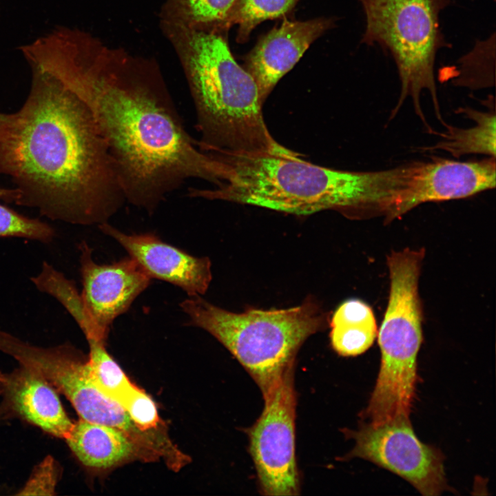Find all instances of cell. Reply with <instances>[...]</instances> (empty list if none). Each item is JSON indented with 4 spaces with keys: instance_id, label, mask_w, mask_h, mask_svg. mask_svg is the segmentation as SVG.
Here are the masks:
<instances>
[{
    "instance_id": "obj_1",
    "label": "cell",
    "mask_w": 496,
    "mask_h": 496,
    "mask_svg": "<svg viewBox=\"0 0 496 496\" xmlns=\"http://www.w3.org/2000/svg\"><path fill=\"white\" fill-rule=\"evenodd\" d=\"M41 65L90 110L127 201L152 212L187 180L219 184L220 162L185 130L154 61L64 28Z\"/></svg>"
},
{
    "instance_id": "obj_2",
    "label": "cell",
    "mask_w": 496,
    "mask_h": 496,
    "mask_svg": "<svg viewBox=\"0 0 496 496\" xmlns=\"http://www.w3.org/2000/svg\"><path fill=\"white\" fill-rule=\"evenodd\" d=\"M29 65L28 99L0 124V173L17 184L21 205L72 223H107L126 200L106 141L74 92Z\"/></svg>"
},
{
    "instance_id": "obj_3",
    "label": "cell",
    "mask_w": 496,
    "mask_h": 496,
    "mask_svg": "<svg viewBox=\"0 0 496 496\" xmlns=\"http://www.w3.org/2000/svg\"><path fill=\"white\" fill-rule=\"evenodd\" d=\"M221 163L220 183L190 188L192 198L220 200L295 215L335 210L347 216H385L408 185L406 165L378 171H348L316 165L285 153L209 152Z\"/></svg>"
},
{
    "instance_id": "obj_4",
    "label": "cell",
    "mask_w": 496,
    "mask_h": 496,
    "mask_svg": "<svg viewBox=\"0 0 496 496\" xmlns=\"http://www.w3.org/2000/svg\"><path fill=\"white\" fill-rule=\"evenodd\" d=\"M181 65L196 113L204 152L285 153L271 134L258 86L234 58L227 32L160 20Z\"/></svg>"
},
{
    "instance_id": "obj_5",
    "label": "cell",
    "mask_w": 496,
    "mask_h": 496,
    "mask_svg": "<svg viewBox=\"0 0 496 496\" xmlns=\"http://www.w3.org/2000/svg\"><path fill=\"white\" fill-rule=\"evenodd\" d=\"M180 307L192 325L205 330L228 349L262 396L294 366L304 341L328 323L327 313L311 298L288 309L252 308L235 313L209 303L201 296H194Z\"/></svg>"
},
{
    "instance_id": "obj_6",
    "label": "cell",
    "mask_w": 496,
    "mask_h": 496,
    "mask_svg": "<svg viewBox=\"0 0 496 496\" xmlns=\"http://www.w3.org/2000/svg\"><path fill=\"white\" fill-rule=\"evenodd\" d=\"M424 255L423 249L408 248L393 252L387 258L389 297L377 335L380 368L368 406L362 413L375 425L409 418L422 342L418 280Z\"/></svg>"
},
{
    "instance_id": "obj_7",
    "label": "cell",
    "mask_w": 496,
    "mask_h": 496,
    "mask_svg": "<svg viewBox=\"0 0 496 496\" xmlns=\"http://www.w3.org/2000/svg\"><path fill=\"white\" fill-rule=\"evenodd\" d=\"M366 19L360 43L378 45L390 53L400 81L398 102L393 118L406 98L428 132H432L421 106V94L430 93L437 118L445 124L440 112L435 80L436 55L443 48H451L442 32L441 12L451 0H358Z\"/></svg>"
},
{
    "instance_id": "obj_8",
    "label": "cell",
    "mask_w": 496,
    "mask_h": 496,
    "mask_svg": "<svg viewBox=\"0 0 496 496\" xmlns=\"http://www.w3.org/2000/svg\"><path fill=\"white\" fill-rule=\"evenodd\" d=\"M293 369L289 368L263 396V410L247 431L260 491L267 496H294L300 490L296 457Z\"/></svg>"
},
{
    "instance_id": "obj_9",
    "label": "cell",
    "mask_w": 496,
    "mask_h": 496,
    "mask_svg": "<svg viewBox=\"0 0 496 496\" xmlns=\"http://www.w3.org/2000/svg\"><path fill=\"white\" fill-rule=\"evenodd\" d=\"M347 432L355 444L344 459L368 460L400 476L425 496L448 490L442 453L417 438L409 419L378 426L364 423L358 431Z\"/></svg>"
},
{
    "instance_id": "obj_10",
    "label": "cell",
    "mask_w": 496,
    "mask_h": 496,
    "mask_svg": "<svg viewBox=\"0 0 496 496\" xmlns=\"http://www.w3.org/2000/svg\"><path fill=\"white\" fill-rule=\"evenodd\" d=\"M80 250L83 307L96 327L108 334L114 319L127 311L152 278L130 256L100 265L87 244L82 242Z\"/></svg>"
},
{
    "instance_id": "obj_11",
    "label": "cell",
    "mask_w": 496,
    "mask_h": 496,
    "mask_svg": "<svg viewBox=\"0 0 496 496\" xmlns=\"http://www.w3.org/2000/svg\"><path fill=\"white\" fill-rule=\"evenodd\" d=\"M99 226L134 259L150 278L181 288L189 296H202L211 280L208 258L193 256L153 234H126L104 223Z\"/></svg>"
},
{
    "instance_id": "obj_12",
    "label": "cell",
    "mask_w": 496,
    "mask_h": 496,
    "mask_svg": "<svg viewBox=\"0 0 496 496\" xmlns=\"http://www.w3.org/2000/svg\"><path fill=\"white\" fill-rule=\"evenodd\" d=\"M331 18L304 21L284 20L263 36L245 56V69L256 83L261 101L267 98L311 44L334 26Z\"/></svg>"
},
{
    "instance_id": "obj_13",
    "label": "cell",
    "mask_w": 496,
    "mask_h": 496,
    "mask_svg": "<svg viewBox=\"0 0 496 496\" xmlns=\"http://www.w3.org/2000/svg\"><path fill=\"white\" fill-rule=\"evenodd\" d=\"M495 158L476 161H422L406 209L428 202L462 199L495 187Z\"/></svg>"
},
{
    "instance_id": "obj_14",
    "label": "cell",
    "mask_w": 496,
    "mask_h": 496,
    "mask_svg": "<svg viewBox=\"0 0 496 496\" xmlns=\"http://www.w3.org/2000/svg\"><path fill=\"white\" fill-rule=\"evenodd\" d=\"M0 395L17 415L54 436L66 439L74 425L54 387L37 373L21 366L0 373Z\"/></svg>"
},
{
    "instance_id": "obj_15",
    "label": "cell",
    "mask_w": 496,
    "mask_h": 496,
    "mask_svg": "<svg viewBox=\"0 0 496 496\" xmlns=\"http://www.w3.org/2000/svg\"><path fill=\"white\" fill-rule=\"evenodd\" d=\"M65 440L77 459L93 469H108L139 455L147 457L123 431L83 419L74 423Z\"/></svg>"
},
{
    "instance_id": "obj_16",
    "label": "cell",
    "mask_w": 496,
    "mask_h": 496,
    "mask_svg": "<svg viewBox=\"0 0 496 496\" xmlns=\"http://www.w3.org/2000/svg\"><path fill=\"white\" fill-rule=\"evenodd\" d=\"M329 326L331 347L344 357L366 351L378 332L373 310L358 299H349L340 304L331 318Z\"/></svg>"
},
{
    "instance_id": "obj_17",
    "label": "cell",
    "mask_w": 496,
    "mask_h": 496,
    "mask_svg": "<svg viewBox=\"0 0 496 496\" xmlns=\"http://www.w3.org/2000/svg\"><path fill=\"white\" fill-rule=\"evenodd\" d=\"M458 112L473 120L475 125L460 128L446 124L440 134L442 140L427 150H442L455 158L468 154H484L495 158V112L479 111L471 107L460 108Z\"/></svg>"
},
{
    "instance_id": "obj_18",
    "label": "cell",
    "mask_w": 496,
    "mask_h": 496,
    "mask_svg": "<svg viewBox=\"0 0 496 496\" xmlns=\"http://www.w3.org/2000/svg\"><path fill=\"white\" fill-rule=\"evenodd\" d=\"M236 0H165L160 20L198 30L225 29Z\"/></svg>"
},
{
    "instance_id": "obj_19",
    "label": "cell",
    "mask_w": 496,
    "mask_h": 496,
    "mask_svg": "<svg viewBox=\"0 0 496 496\" xmlns=\"http://www.w3.org/2000/svg\"><path fill=\"white\" fill-rule=\"evenodd\" d=\"M90 353L87 361L90 375L96 386L121 404L135 387L105 348L106 339L87 338Z\"/></svg>"
},
{
    "instance_id": "obj_20",
    "label": "cell",
    "mask_w": 496,
    "mask_h": 496,
    "mask_svg": "<svg viewBox=\"0 0 496 496\" xmlns=\"http://www.w3.org/2000/svg\"><path fill=\"white\" fill-rule=\"evenodd\" d=\"M298 0H236L225 23V29L237 25L236 41L242 43L249 39L252 30L267 19L285 16Z\"/></svg>"
},
{
    "instance_id": "obj_21",
    "label": "cell",
    "mask_w": 496,
    "mask_h": 496,
    "mask_svg": "<svg viewBox=\"0 0 496 496\" xmlns=\"http://www.w3.org/2000/svg\"><path fill=\"white\" fill-rule=\"evenodd\" d=\"M495 34L477 41L473 48L459 60L457 76L453 83L471 90L495 85Z\"/></svg>"
},
{
    "instance_id": "obj_22",
    "label": "cell",
    "mask_w": 496,
    "mask_h": 496,
    "mask_svg": "<svg viewBox=\"0 0 496 496\" xmlns=\"http://www.w3.org/2000/svg\"><path fill=\"white\" fill-rule=\"evenodd\" d=\"M54 236V230L48 224L0 204V238L19 237L49 242Z\"/></svg>"
},
{
    "instance_id": "obj_23",
    "label": "cell",
    "mask_w": 496,
    "mask_h": 496,
    "mask_svg": "<svg viewBox=\"0 0 496 496\" xmlns=\"http://www.w3.org/2000/svg\"><path fill=\"white\" fill-rule=\"evenodd\" d=\"M121 405L140 429L148 431L157 426L159 418L154 402L136 386L121 402Z\"/></svg>"
},
{
    "instance_id": "obj_24",
    "label": "cell",
    "mask_w": 496,
    "mask_h": 496,
    "mask_svg": "<svg viewBox=\"0 0 496 496\" xmlns=\"http://www.w3.org/2000/svg\"><path fill=\"white\" fill-rule=\"evenodd\" d=\"M56 483L54 463L51 457L45 459L18 495H54Z\"/></svg>"
},
{
    "instance_id": "obj_25",
    "label": "cell",
    "mask_w": 496,
    "mask_h": 496,
    "mask_svg": "<svg viewBox=\"0 0 496 496\" xmlns=\"http://www.w3.org/2000/svg\"><path fill=\"white\" fill-rule=\"evenodd\" d=\"M21 198V194L18 188L6 189L0 187V200L6 202H15L19 204Z\"/></svg>"
},
{
    "instance_id": "obj_26",
    "label": "cell",
    "mask_w": 496,
    "mask_h": 496,
    "mask_svg": "<svg viewBox=\"0 0 496 496\" xmlns=\"http://www.w3.org/2000/svg\"><path fill=\"white\" fill-rule=\"evenodd\" d=\"M4 116H5L4 114L0 113V124H1V123L2 122V121H3V118H4Z\"/></svg>"
}]
</instances>
